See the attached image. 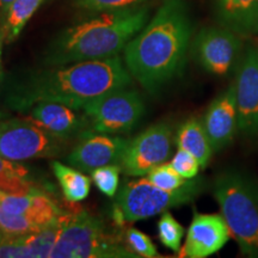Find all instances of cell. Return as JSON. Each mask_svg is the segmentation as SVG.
Returning <instances> with one entry per match:
<instances>
[{"label":"cell","mask_w":258,"mask_h":258,"mask_svg":"<svg viewBox=\"0 0 258 258\" xmlns=\"http://www.w3.org/2000/svg\"><path fill=\"white\" fill-rule=\"evenodd\" d=\"M133 77L118 55L25 71L9 83L6 104L27 112L40 102H56L80 110L97 97L129 88Z\"/></svg>","instance_id":"1"},{"label":"cell","mask_w":258,"mask_h":258,"mask_svg":"<svg viewBox=\"0 0 258 258\" xmlns=\"http://www.w3.org/2000/svg\"><path fill=\"white\" fill-rule=\"evenodd\" d=\"M191 34L185 3L164 0L154 17L124 48L128 72L147 91H158L182 74Z\"/></svg>","instance_id":"2"},{"label":"cell","mask_w":258,"mask_h":258,"mask_svg":"<svg viewBox=\"0 0 258 258\" xmlns=\"http://www.w3.org/2000/svg\"><path fill=\"white\" fill-rule=\"evenodd\" d=\"M93 14L67 28L51 42L44 54L46 66H63L118 55L148 21V9L143 5Z\"/></svg>","instance_id":"3"},{"label":"cell","mask_w":258,"mask_h":258,"mask_svg":"<svg viewBox=\"0 0 258 258\" xmlns=\"http://www.w3.org/2000/svg\"><path fill=\"white\" fill-rule=\"evenodd\" d=\"M213 192L241 253L258 257L257 186L239 173L226 172L215 179Z\"/></svg>","instance_id":"4"},{"label":"cell","mask_w":258,"mask_h":258,"mask_svg":"<svg viewBox=\"0 0 258 258\" xmlns=\"http://www.w3.org/2000/svg\"><path fill=\"white\" fill-rule=\"evenodd\" d=\"M50 257L123 258L138 256L122 244V239L117 234H112L106 230L101 219L86 212H80L76 215H67Z\"/></svg>","instance_id":"5"},{"label":"cell","mask_w":258,"mask_h":258,"mask_svg":"<svg viewBox=\"0 0 258 258\" xmlns=\"http://www.w3.org/2000/svg\"><path fill=\"white\" fill-rule=\"evenodd\" d=\"M203 189L205 182L196 177L175 191L161 189L148 178H140L127 182L122 186L115 206L120 208L125 221L135 222L192 202Z\"/></svg>","instance_id":"6"},{"label":"cell","mask_w":258,"mask_h":258,"mask_svg":"<svg viewBox=\"0 0 258 258\" xmlns=\"http://www.w3.org/2000/svg\"><path fill=\"white\" fill-rule=\"evenodd\" d=\"M92 132L103 134L129 133L145 114V103L135 90L122 88L92 99L84 106Z\"/></svg>","instance_id":"7"},{"label":"cell","mask_w":258,"mask_h":258,"mask_svg":"<svg viewBox=\"0 0 258 258\" xmlns=\"http://www.w3.org/2000/svg\"><path fill=\"white\" fill-rule=\"evenodd\" d=\"M62 139L43 131L28 118L0 121V157L12 161L60 156Z\"/></svg>","instance_id":"8"},{"label":"cell","mask_w":258,"mask_h":258,"mask_svg":"<svg viewBox=\"0 0 258 258\" xmlns=\"http://www.w3.org/2000/svg\"><path fill=\"white\" fill-rule=\"evenodd\" d=\"M241 53V37L222 25L202 29L192 43L195 60L203 70L215 76H227L237 70Z\"/></svg>","instance_id":"9"},{"label":"cell","mask_w":258,"mask_h":258,"mask_svg":"<svg viewBox=\"0 0 258 258\" xmlns=\"http://www.w3.org/2000/svg\"><path fill=\"white\" fill-rule=\"evenodd\" d=\"M172 151V131L167 123L148 127L127 145L121 158V170L127 176H145L165 163Z\"/></svg>","instance_id":"10"},{"label":"cell","mask_w":258,"mask_h":258,"mask_svg":"<svg viewBox=\"0 0 258 258\" xmlns=\"http://www.w3.org/2000/svg\"><path fill=\"white\" fill-rule=\"evenodd\" d=\"M239 132L258 134V46L245 51L237 67L234 84Z\"/></svg>","instance_id":"11"},{"label":"cell","mask_w":258,"mask_h":258,"mask_svg":"<svg viewBox=\"0 0 258 258\" xmlns=\"http://www.w3.org/2000/svg\"><path fill=\"white\" fill-rule=\"evenodd\" d=\"M129 140L114 134H95L86 131L83 140L74 147L66 160L71 166L91 173L95 169L120 164Z\"/></svg>","instance_id":"12"},{"label":"cell","mask_w":258,"mask_h":258,"mask_svg":"<svg viewBox=\"0 0 258 258\" xmlns=\"http://www.w3.org/2000/svg\"><path fill=\"white\" fill-rule=\"evenodd\" d=\"M231 238V232L221 214L195 213L179 257L206 258L217 253Z\"/></svg>","instance_id":"13"},{"label":"cell","mask_w":258,"mask_h":258,"mask_svg":"<svg viewBox=\"0 0 258 258\" xmlns=\"http://www.w3.org/2000/svg\"><path fill=\"white\" fill-rule=\"evenodd\" d=\"M213 151L218 152L228 146L239 131L235 88L231 85L211 103L202 120Z\"/></svg>","instance_id":"14"},{"label":"cell","mask_w":258,"mask_h":258,"mask_svg":"<svg viewBox=\"0 0 258 258\" xmlns=\"http://www.w3.org/2000/svg\"><path fill=\"white\" fill-rule=\"evenodd\" d=\"M28 112V120L54 135L67 140L73 135L84 133L88 116H82L77 109L56 102H40L32 105Z\"/></svg>","instance_id":"15"},{"label":"cell","mask_w":258,"mask_h":258,"mask_svg":"<svg viewBox=\"0 0 258 258\" xmlns=\"http://www.w3.org/2000/svg\"><path fill=\"white\" fill-rule=\"evenodd\" d=\"M222 27L240 37L258 36V0H215Z\"/></svg>","instance_id":"16"},{"label":"cell","mask_w":258,"mask_h":258,"mask_svg":"<svg viewBox=\"0 0 258 258\" xmlns=\"http://www.w3.org/2000/svg\"><path fill=\"white\" fill-rule=\"evenodd\" d=\"M176 143L178 148L191 153L199 160L202 169L208 165L214 152L202 121L198 118H189L180 125Z\"/></svg>","instance_id":"17"},{"label":"cell","mask_w":258,"mask_h":258,"mask_svg":"<svg viewBox=\"0 0 258 258\" xmlns=\"http://www.w3.org/2000/svg\"><path fill=\"white\" fill-rule=\"evenodd\" d=\"M50 165L67 201L80 202L88 198L91 186L88 176L76 167L66 166L59 161H53Z\"/></svg>","instance_id":"18"},{"label":"cell","mask_w":258,"mask_h":258,"mask_svg":"<svg viewBox=\"0 0 258 258\" xmlns=\"http://www.w3.org/2000/svg\"><path fill=\"white\" fill-rule=\"evenodd\" d=\"M66 218L67 215L61 214L60 217L42 227L40 231L23 237V241L29 252V258L50 257L51 251L55 246L64 226Z\"/></svg>","instance_id":"19"},{"label":"cell","mask_w":258,"mask_h":258,"mask_svg":"<svg viewBox=\"0 0 258 258\" xmlns=\"http://www.w3.org/2000/svg\"><path fill=\"white\" fill-rule=\"evenodd\" d=\"M44 0H15L6 12L0 28L5 32L6 43H11L19 36L35 12Z\"/></svg>","instance_id":"20"},{"label":"cell","mask_w":258,"mask_h":258,"mask_svg":"<svg viewBox=\"0 0 258 258\" xmlns=\"http://www.w3.org/2000/svg\"><path fill=\"white\" fill-rule=\"evenodd\" d=\"M62 213L56 207L49 196L38 191L37 189H32V205L30 211L28 212V217L35 225L42 228L56 219Z\"/></svg>","instance_id":"21"},{"label":"cell","mask_w":258,"mask_h":258,"mask_svg":"<svg viewBox=\"0 0 258 258\" xmlns=\"http://www.w3.org/2000/svg\"><path fill=\"white\" fill-rule=\"evenodd\" d=\"M40 230L41 228L35 225L28 215L12 214L0 207V231L4 237H27Z\"/></svg>","instance_id":"22"},{"label":"cell","mask_w":258,"mask_h":258,"mask_svg":"<svg viewBox=\"0 0 258 258\" xmlns=\"http://www.w3.org/2000/svg\"><path fill=\"white\" fill-rule=\"evenodd\" d=\"M183 235H184L183 226L172 217L171 213L164 212L158 222V237L161 244L167 249L178 252Z\"/></svg>","instance_id":"23"},{"label":"cell","mask_w":258,"mask_h":258,"mask_svg":"<svg viewBox=\"0 0 258 258\" xmlns=\"http://www.w3.org/2000/svg\"><path fill=\"white\" fill-rule=\"evenodd\" d=\"M147 178L159 188L167 190V191H175L186 184L189 179L183 178L179 173H177L171 164L163 163L158 165L147 173Z\"/></svg>","instance_id":"24"},{"label":"cell","mask_w":258,"mask_h":258,"mask_svg":"<svg viewBox=\"0 0 258 258\" xmlns=\"http://www.w3.org/2000/svg\"><path fill=\"white\" fill-rule=\"evenodd\" d=\"M121 171L120 165L112 164V165H105L95 169L91 172V177L99 191L108 198H112L118 189Z\"/></svg>","instance_id":"25"},{"label":"cell","mask_w":258,"mask_h":258,"mask_svg":"<svg viewBox=\"0 0 258 258\" xmlns=\"http://www.w3.org/2000/svg\"><path fill=\"white\" fill-rule=\"evenodd\" d=\"M147 0H73L77 8L91 12L109 11V10H118L132 8V6L143 5Z\"/></svg>","instance_id":"26"},{"label":"cell","mask_w":258,"mask_h":258,"mask_svg":"<svg viewBox=\"0 0 258 258\" xmlns=\"http://www.w3.org/2000/svg\"><path fill=\"white\" fill-rule=\"evenodd\" d=\"M125 239L128 246L134 253L138 254V257L152 258L158 256L157 247L154 246L152 240L137 228H129L125 233Z\"/></svg>","instance_id":"27"},{"label":"cell","mask_w":258,"mask_h":258,"mask_svg":"<svg viewBox=\"0 0 258 258\" xmlns=\"http://www.w3.org/2000/svg\"><path fill=\"white\" fill-rule=\"evenodd\" d=\"M170 164L175 169L176 172L179 173L185 179L195 178L198 176L200 167H201L199 160L191 153H189L185 150H182V148H178V151L173 156Z\"/></svg>","instance_id":"28"},{"label":"cell","mask_w":258,"mask_h":258,"mask_svg":"<svg viewBox=\"0 0 258 258\" xmlns=\"http://www.w3.org/2000/svg\"><path fill=\"white\" fill-rule=\"evenodd\" d=\"M32 205V190L29 194H3L0 207L12 214L27 215Z\"/></svg>","instance_id":"29"},{"label":"cell","mask_w":258,"mask_h":258,"mask_svg":"<svg viewBox=\"0 0 258 258\" xmlns=\"http://www.w3.org/2000/svg\"><path fill=\"white\" fill-rule=\"evenodd\" d=\"M0 258H29L23 237H4L0 240Z\"/></svg>","instance_id":"30"},{"label":"cell","mask_w":258,"mask_h":258,"mask_svg":"<svg viewBox=\"0 0 258 258\" xmlns=\"http://www.w3.org/2000/svg\"><path fill=\"white\" fill-rule=\"evenodd\" d=\"M12 175L29 176V171L27 167L22 164H18L17 161H12L0 157V179Z\"/></svg>","instance_id":"31"},{"label":"cell","mask_w":258,"mask_h":258,"mask_svg":"<svg viewBox=\"0 0 258 258\" xmlns=\"http://www.w3.org/2000/svg\"><path fill=\"white\" fill-rule=\"evenodd\" d=\"M15 0H0V24L4 21L6 12Z\"/></svg>","instance_id":"32"},{"label":"cell","mask_w":258,"mask_h":258,"mask_svg":"<svg viewBox=\"0 0 258 258\" xmlns=\"http://www.w3.org/2000/svg\"><path fill=\"white\" fill-rule=\"evenodd\" d=\"M6 42L5 40V32L3 30V28H0V80H2L3 76V61H2V54H3V46Z\"/></svg>","instance_id":"33"},{"label":"cell","mask_w":258,"mask_h":258,"mask_svg":"<svg viewBox=\"0 0 258 258\" xmlns=\"http://www.w3.org/2000/svg\"><path fill=\"white\" fill-rule=\"evenodd\" d=\"M3 238H4V234H3V232H2V231H0V240H2V239H3Z\"/></svg>","instance_id":"34"},{"label":"cell","mask_w":258,"mask_h":258,"mask_svg":"<svg viewBox=\"0 0 258 258\" xmlns=\"http://www.w3.org/2000/svg\"><path fill=\"white\" fill-rule=\"evenodd\" d=\"M3 117H4V114H2V112H0V121H3Z\"/></svg>","instance_id":"35"},{"label":"cell","mask_w":258,"mask_h":258,"mask_svg":"<svg viewBox=\"0 0 258 258\" xmlns=\"http://www.w3.org/2000/svg\"><path fill=\"white\" fill-rule=\"evenodd\" d=\"M3 194H4V192H3V191H2V190H0V199H2V196H3Z\"/></svg>","instance_id":"36"}]
</instances>
